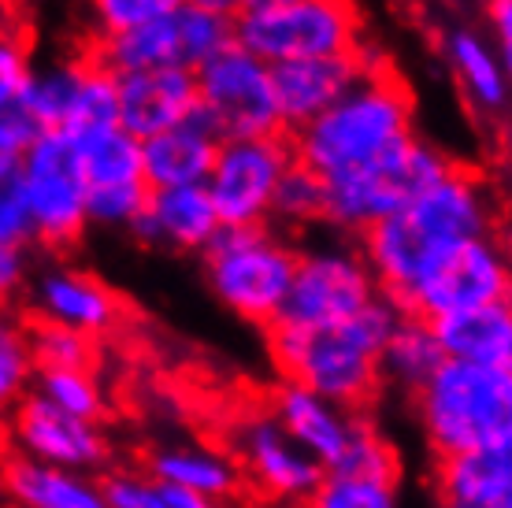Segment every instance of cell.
<instances>
[{"label":"cell","mask_w":512,"mask_h":508,"mask_svg":"<svg viewBox=\"0 0 512 508\" xmlns=\"http://www.w3.org/2000/svg\"><path fill=\"white\" fill-rule=\"evenodd\" d=\"M219 134L201 112L186 115L175 127L141 138V164L149 186H193L205 182Z\"/></svg>","instance_id":"25"},{"label":"cell","mask_w":512,"mask_h":508,"mask_svg":"<svg viewBox=\"0 0 512 508\" xmlns=\"http://www.w3.org/2000/svg\"><path fill=\"white\" fill-rule=\"evenodd\" d=\"M512 271L498 234H479L449 245L423 267L397 305L423 319H442L464 308L509 301Z\"/></svg>","instance_id":"10"},{"label":"cell","mask_w":512,"mask_h":508,"mask_svg":"<svg viewBox=\"0 0 512 508\" xmlns=\"http://www.w3.org/2000/svg\"><path fill=\"white\" fill-rule=\"evenodd\" d=\"M234 41L268 64L305 56H357L364 52V15L357 0L249 4L234 19Z\"/></svg>","instance_id":"7"},{"label":"cell","mask_w":512,"mask_h":508,"mask_svg":"<svg viewBox=\"0 0 512 508\" xmlns=\"http://www.w3.org/2000/svg\"><path fill=\"white\" fill-rule=\"evenodd\" d=\"M8 30H12V4L0 0V34H8Z\"/></svg>","instance_id":"44"},{"label":"cell","mask_w":512,"mask_h":508,"mask_svg":"<svg viewBox=\"0 0 512 508\" xmlns=\"http://www.w3.org/2000/svg\"><path fill=\"white\" fill-rule=\"evenodd\" d=\"M401 305L375 293L368 305L331 323H286L271 319L268 356L282 379L301 382L346 408H364L379 394V353L394 331Z\"/></svg>","instance_id":"2"},{"label":"cell","mask_w":512,"mask_h":508,"mask_svg":"<svg viewBox=\"0 0 512 508\" xmlns=\"http://www.w3.org/2000/svg\"><path fill=\"white\" fill-rule=\"evenodd\" d=\"M416 394V420L438 457L512 442V364L446 356Z\"/></svg>","instance_id":"4"},{"label":"cell","mask_w":512,"mask_h":508,"mask_svg":"<svg viewBox=\"0 0 512 508\" xmlns=\"http://www.w3.org/2000/svg\"><path fill=\"white\" fill-rule=\"evenodd\" d=\"M34 386V356L26 342V319L0 305V416Z\"/></svg>","instance_id":"36"},{"label":"cell","mask_w":512,"mask_h":508,"mask_svg":"<svg viewBox=\"0 0 512 508\" xmlns=\"http://www.w3.org/2000/svg\"><path fill=\"white\" fill-rule=\"evenodd\" d=\"M249 4H279V0H249Z\"/></svg>","instance_id":"45"},{"label":"cell","mask_w":512,"mask_h":508,"mask_svg":"<svg viewBox=\"0 0 512 508\" xmlns=\"http://www.w3.org/2000/svg\"><path fill=\"white\" fill-rule=\"evenodd\" d=\"M15 164H19V156H12L8 149H4V145H0V182L15 175Z\"/></svg>","instance_id":"43"},{"label":"cell","mask_w":512,"mask_h":508,"mask_svg":"<svg viewBox=\"0 0 512 508\" xmlns=\"http://www.w3.org/2000/svg\"><path fill=\"white\" fill-rule=\"evenodd\" d=\"M78 160H82V178H86L90 227L130 230L149 197L141 141L123 127H108L78 141Z\"/></svg>","instance_id":"14"},{"label":"cell","mask_w":512,"mask_h":508,"mask_svg":"<svg viewBox=\"0 0 512 508\" xmlns=\"http://www.w3.org/2000/svg\"><path fill=\"white\" fill-rule=\"evenodd\" d=\"M435 490L449 508H509L512 505V442L475 445L438 457Z\"/></svg>","instance_id":"23"},{"label":"cell","mask_w":512,"mask_h":508,"mask_svg":"<svg viewBox=\"0 0 512 508\" xmlns=\"http://www.w3.org/2000/svg\"><path fill=\"white\" fill-rule=\"evenodd\" d=\"M442 353L472 364H512V308L509 301L464 308L435 319Z\"/></svg>","instance_id":"27"},{"label":"cell","mask_w":512,"mask_h":508,"mask_svg":"<svg viewBox=\"0 0 512 508\" xmlns=\"http://www.w3.org/2000/svg\"><path fill=\"white\" fill-rule=\"evenodd\" d=\"M8 4H15V0H8Z\"/></svg>","instance_id":"46"},{"label":"cell","mask_w":512,"mask_h":508,"mask_svg":"<svg viewBox=\"0 0 512 508\" xmlns=\"http://www.w3.org/2000/svg\"><path fill=\"white\" fill-rule=\"evenodd\" d=\"M15 186L34 223V245L67 253L86 238L90 212L75 138H67L64 130H41L15 164Z\"/></svg>","instance_id":"8"},{"label":"cell","mask_w":512,"mask_h":508,"mask_svg":"<svg viewBox=\"0 0 512 508\" xmlns=\"http://www.w3.org/2000/svg\"><path fill=\"white\" fill-rule=\"evenodd\" d=\"M234 41V19L182 0L179 8L153 15L138 26L101 34L93 56L112 75H134V71H156V67H197L208 56H216L223 45Z\"/></svg>","instance_id":"9"},{"label":"cell","mask_w":512,"mask_h":508,"mask_svg":"<svg viewBox=\"0 0 512 508\" xmlns=\"http://www.w3.org/2000/svg\"><path fill=\"white\" fill-rule=\"evenodd\" d=\"M442 52L446 64L461 86L464 101L472 104V112L487 123H498L509 112V60L498 52V45L490 41V34L475 30L468 23H457L446 30L442 38Z\"/></svg>","instance_id":"22"},{"label":"cell","mask_w":512,"mask_h":508,"mask_svg":"<svg viewBox=\"0 0 512 508\" xmlns=\"http://www.w3.org/2000/svg\"><path fill=\"white\" fill-rule=\"evenodd\" d=\"M116 89V127L134 134L138 141L156 130L175 127L186 115L197 112V78L190 67H156V71L116 75Z\"/></svg>","instance_id":"21"},{"label":"cell","mask_w":512,"mask_h":508,"mask_svg":"<svg viewBox=\"0 0 512 508\" xmlns=\"http://www.w3.org/2000/svg\"><path fill=\"white\" fill-rule=\"evenodd\" d=\"M234 442H238L242 479L256 494L279 505H312V494L320 490L323 479V464L282 431L271 412L249 416L238 427Z\"/></svg>","instance_id":"15"},{"label":"cell","mask_w":512,"mask_h":508,"mask_svg":"<svg viewBox=\"0 0 512 508\" xmlns=\"http://www.w3.org/2000/svg\"><path fill=\"white\" fill-rule=\"evenodd\" d=\"M90 4V19L97 38L101 34H116L127 26H138L153 15H164L171 8H179L182 0H86Z\"/></svg>","instance_id":"37"},{"label":"cell","mask_w":512,"mask_h":508,"mask_svg":"<svg viewBox=\"0 0 512 508\" xmlns=\"http://www.w3.org/2000/svg\"><path fill=\"white\" fill-rule=\"evenodd\" d=\"M26 279H30V260H26V249L0 245V305H8L15 293L26 290Z\"/></svg>","instance_id":"40"},{"label":"cell","mask_w":512,"mask_h":508,"mask_svg":"<svg viewBox=\"0 0 512 508\" xmlns=\"http://www.w3.org/2000/svg\"><path fill=\"white\" fill-rule=\"evenodd\" d=\"M442 360H446V353H442V342H438V334H435V323L401 308L394 331H390L383 353H379L383 379L401 386V390H420L423 379H427Z\"/></svg>","instance_id":"28"},{"label":"cell","mask_w":512,"mask_h":508,"mask_svg":"<svg viewBox=\"0 0 512 508\" xmlns=\"http://www.w3.org/2000/svg\"><path fill=\"white\" fill-rule=\"evenodd\" d=\"M379 282H375L372 267L360 253V245L334 238V242H316L308 249H297L294 279L286 290L279 316L286 323H331L360 305H368Z\"/></svg>","instance_id":"13"},{"label":"cell","mask_w":512,"mask_h":508,"mask_svg":"<svg viewBox=\"0 0 512 508\" xmlns=\"http://www.w3.org/2000/svg\"><path fill=\"white\" fill-rule=\"evenodd\" d=\"M0 245H12V249L34 245V223H30L23 193L15 186V175L0 182Z\"/></svg>","instance_id":"39"},{"label":"cell","mask_w":512,"mask_h":508,"mask_svg":"<svg viewBox=\"0 0 512 508\" xmlns=\"http://www.w3.org/2000/svg\"><path fill=\"white\" fill-rule=\"evenodd\" d=\"M219 227L223 223L205 182H193V186H149V197L141 204L138 219L130 223V234L160 253L201 256Z\"/></svg>","instance_id":"18"},{"label":"cell","mask_w":512,"mask_h":508,"mask_svg":"<svg viewBox=\"0 0 512 508\" xmlns=\"http://www.w3.org/2000/svg\"><path fill=\"white\" fill-rule=\"evenodd\" d=\"M487 30L498 52L509 60L512 56V0H487Z\"/></svg>","instance_id":"41"},{"label":"cell","mask_w":512,"mask_h":508,"mask_svg":"<svg viewBox=\"0 0 512 508\" xmlns=\"http://www.w3.org/2000/svg\"><path fill=\"white\" fill-rule=\"evenodd\" d=\"M297 245L286 230L271 223L256 227H219L201 249V267L212 297L231 316L253 327H268L279 316L290 279H294Z\"/></svg>","instance_id":"5"},{"label":"cell","mask_w":512,"mask_h":508,"mask_svg":"<svg viewBox=\"0 0 512 508\" xmlns=\"http://www.w3.org/2000/svg\"><path fill=\"white\" fill-rule=\"evenodd\" d=\"M186 4H197V8H208V12H219L227 19H238V15L249 8V0H186Z\"/></svg>","instance_id":"42"},{"label":"cell","mask_w":512,"mask_h":508,"mask_svg":"<svg viewBox=\"0 0 512 508\" xmlns=\"http://www.w3.org/2000/svg\"><path fill=\"white\" fill-rule=\"evenodd\" d=\"M30 308L38 319H52L90 338H108L123 323V301L104 279L82 271V267L52 264L26 286Z\"/></svg>","instance_id":"17"},{"label":"cell","mask_w":512,"mask_h":508,"mask_svg":"<svg viewBox=\"0 0 512 508\" xmlns=\"http://www.w3.org/2000/svg\"><path fill=\"white\" fill-rule=\"evenodd\" d=\"M8 416H12L8 438H12L15 453L75 471H97L112 457V445H108V434L101 431V423L56 408L34 386L15 401Z\"/></svg>","instance_id":"16"},{"label":"cell","mask_w":512,"mask_h":508,"mask_svg":"<svg viewBox=\"0 0 512 508\" xmlns=\"http://www.w3.org/2000/svg\"><path fill=\"white\" fill-rule=\"evenodd\" d=\"M34 390H38L45 401H52L56 408H64L71 416H82V420H104L108 412V401H104V390L93 368H45L34 371Z\"/></svg>","instance_id":"35"},{"label":"cell","mask_w":512,"mask_h":508,"mask_svg":"<svg viewBox=\"0 0 512 508\" xmlns=\"http://www.w3.org/2000/svg\"><path fill=\"white\" fill-rule=\"evenodd\" d=\"M197 78V112L216 127L219 138L271 134L279 127L271 64L231 41L193 71Z\"/></svg>","instance_id":"12"},{"label":"cell","mask_w":512,"mask_h":508,"mask_svg":"<svg viewBox=\"0 0 512 508\" xmlns=\"http://www.w3.org/2000/svg\"><path fill=\"white\" fill-rule=\"evenodd\" d=\"M145 471H153L156 479L179 486L186 494L201 497V505H223L231 501L245 486L238 457L219 453L208 445H160Z\"/></svg>","instance_id":"26"},{"label":"cell","mask_w":512,"mask_h":508,"mask_svg":"<svg viewBox=\"0 0 512 508\" xmlns=\"http://www.w3.org/2000/svg\"><path fill=\"white\" fill-rule=\"evenodd\" d=\"M268 223L282 230H308L327 223V178L294 156V164L282 171L279 186L271 193Z\"/></svg>","instance_id":"30"},{"label":"cell","mask_w":512,"mask_h":508,"mask_svg":"<svg viewBox=\"0 0 512 508\" xmlns=\"http://www.w3.org/2000/svg\"><path fill=\"white\" fill-rule=\"evenodd\" d=\"M30 67H34V60H30V49L23 41L15 38L12 30L0 34V112L19 104L26 78H30Z\"/></svg>","instance_id":"38"},{"label":"cell","mask_w":512,"mask_h":508,"mask_svg":"<svg viewBox=\"0 0 512 508\" xmlns=\"http://www.w3.org/2000/svg\"><path fill=\"white\" fill-rule=\"evenodd\" d=\"M78 78V60H52V64L30 67V78L23 86L19 108H23L41 130H56L64 119L67 97L75 89Z\"/></svg>","instance_id":"32"},{"label":"cell","mask_w":512,"mask_h":508,"mask_svg":"<svg viewBox=\"0 0 512 508\" xmlns=\"http://www.w3.org/2000/svg\"><path fill=\"white\" fill-rule=\"evenodd\" d=\"M401 501V479L364 475V471L323 468L312 505L320 508H394Z\"/></svg>","instance_id":"31"},{"label":"cell","mask_w":512,"mask_h":508,"mask_svg":"<svg viewBox=\"0 0 512 508\" xmlns=\"http://www.w3.org/2000/svg\"><path fill=\"white\" fill-rule=\"evenodd\" d=\"M104 508H205L201 497L156 479L153 471H112L101 483Z\"/></svg>","instance_id":"34"},{"label":"cell","mask_w":512,"mask_h":508,"mask_svg":"<svg viewBox=\"0 0 512 508\" xmlns=\"http://www.w3.org/2000/svg\"><path fill=\"white\" fill-rule=\"evenodd\" d=\"M412 134H416V104L409 86L390 67H379L372 60L338 101L290 134V145L301 164L331 178L383 156Z\"/></svg>","instance_id":"3"},{"label":"cell","mask_w":512,"mask_h":508,"mask_svg":"<svg viewBox=\"0 0 512 508\" xmlns=\"http://www.w3.org/2000/svg\"><path fill=\"white\" fill-rule=\"evenodd\" d=\"M271 416L301 449H308L320 460L323 468L346 453V445L353 442L357 427L364 423L360 408L338 405L331 397L290 379H282V386L271 394Z\"/></svg>","instance_id":"20"},{"label":"cell","mask_w":512,"mask_h":508,"mask_svg":"<svg viewBox=\"0 0 512 508\" xmlns=\"http://www.w3.org/2000/svg\"><path fill=\"white\" fill-rule=\"evenodd\" d=\"M26 342H30V356H34V371L45 368H93L97 360V338L52 323V319H30L26 323Z\"/></svg>","instance_id":"33"},{"label":"cell","mask_w":512,"mask_h":508,"mask_svg":"<svg viewBox=\"0 0 512 508\" xmlns=\"http://www.w3.org/2000/svg\"><path fill=\"white\" fill-rule=\"evenodd\" d=\"M294 164V145L286 130L249 134V138H219L205 190L212 197L223 227H256L268 223L271 193L282 171Z\"/></svg>","instance_id":"11"},{"label":"cell","mask_w":512,"mask_h":508,"mask_svg":"<svg viewBox=\"0 0 512 508\" xmlns=\"http://www.w3.org/2000/svg\"><path fill=\"white\" fill-rule=\"evenodd\" d=\"M498 219L501 204L494 186L475 167L453 164L401 212L360 230L357 245L379 282V293L401 301L416 275L442 249L464 238L498 234Z\"/></svg>","instance_id":"1"},{"label":"cell","mask_w":512,"mask_h":508,"mask_svg":"<svg viewBox=\"0 0 512 508\" xmlns=\"http://www.w3.org/2000/svg\"><path fill=\"white\" fill-rule=\"evenodd\" d=\"M0 494L23 508H104L101 483L90 479V471L60 468L26 453L0 460Z\"/></svg>","instance_id":"24"},{"label":"cell","mask_w":512,"mask_h":508,"mask_svg":"<svg viewBox=\"0 0 512 508\" xmlns=\"http://www.w3.org/2000/svg\"><path fill=\"white\" fill-rule=\"evenodd\" d=\"M116 112H119V89H116V75L97 60V56H82L78 60V78L75 89L67 97L64 119L60 127L67 138H93L101 130L116 127Z\"/></svg>","instance_id":"29"},{"label":"cell","mask_w":512,"mask_h":508,"mask_svg":"<svg viewBox=\"0 0 512 508\" xmlns=\"http://www.w3.org/2000/svg\"><path fill=\"white\" fill-rule=\"evenodd\" d=\"M372 64L364 52L357 56H305V60H282L271 64V89H275V112L279 127L294 134L308 119L334 104Z\"/></svg>","instance_id":"19"},{"label":"cell","mask_w":512,"mask_h":508,"mask_svg":"<svg viewBox=\"0 0 512 508\" xmlns=\"http://www.w3.org/2000/svg\"><path fill=\"white\" fill-rule=\"evenodd\" d=\"M453 164L457 160L442 145L412 134L368 164L327 178V227L346 238H357L360 230L401 212L416 193L427 190Z\"/></svg>","instance_id":"6"}]
</instances>
